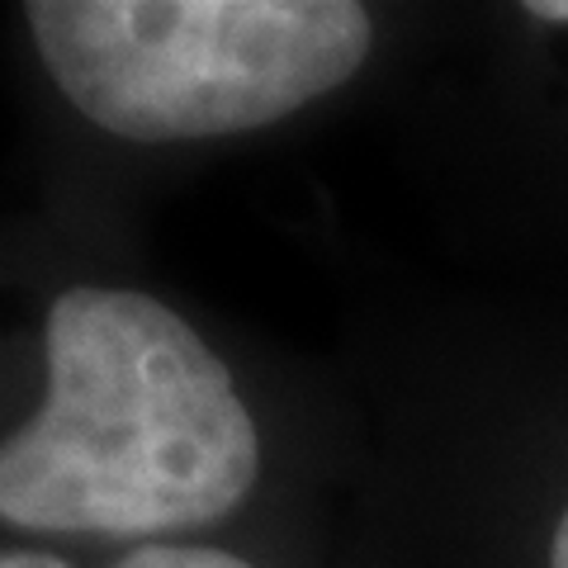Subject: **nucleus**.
Instances as JSON below:
<instances>
[{
    "label": "nucleus",
    "instance_id": "f257e3e1",
    "mask_svg": "<svg viewBox=\"0 0 568 568\" xmlns=\"http://www.w3.org/2000/svg\"><path fill=\"white\" fill-rule=\"evenodd\" d=\"M275 478L256 365L138 242L0 219V536L110 564L256 530Z\"/></svg>",
    "mask_w": 568,
    "mask_h": 568
},
{
    "label": "nucleus",
    "instance_id": "f03ea898",
    "mask_svg": "<svg viewBox=\"0 0 568 568\" xmlns=\"http://www.w3.org/2000/svg\"><path fill=\"white\" fill-rule=\"evenodd\" d=\"M33 209L142 246L185 171L290 129L379 58L355 0H24L10 6Z\"/></svg>",
    "mask_w": 568,
    "mask_h": 568
},
{
    "label": "nucleus",
    "instance_id": "7ed1b4c3",
    "mask_svg": "<svg viewBox=\"0 0 568 568\" xmlns=\"http://www.w3.org/2000/svg\"><path fill=\"white\" fill-rule=\"evenodd\" d=\"M104 568H275L261 549L256 530L242 536H213V540H181V545H148L133 555H119Z\"/></svg>",
    "mask_w": 568,
    "mask_h": 568
},
{
    "label": "nucleus",
    "instance_id": "20e7f679",
    "mask_svg": "<svg viewBox=\"0 0 568 568\" xmlns=\"http://www.w3.org/2000/svg\"><path fill=\"white\" fill-rule=\"evenodd\" d=\"M0 568H104V564L67 555V549H48V545H29V540L0 536Z\"/></svg>",
    "mask_w": 568,
    "mask_h": 568
},
{
    "label": "nucleus",
    "instance_id": "39448f33",
    "mask_svg": "<svg viewBox=\"0 0 568 568\" xmlns=\"http://www.w3.org/2000/svg\"><path fill=\"white\" fill-rule=\"evenodd\" d=\"M521 14L536 24H568V0H530V6H521Z\"/></svg>",
    "mask_w": 568,
    "mask_h": 568
},
{
    "label": "nucleus",
    "instance_id": "423d86ee",
    "mask_svg": "<svg viewBox=\"0 0 568 568\" xmlns=\"http://www.w3.org/2000/svg\"><path fill=\"white\" fill-rule=\"evenodd\" d=\"M549 568H568V507L555 526V536H549Z\"/></svg>",
    "mask_w": 568,
    "mask_h": 568
}]
</instances>
